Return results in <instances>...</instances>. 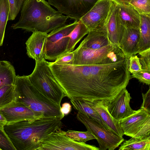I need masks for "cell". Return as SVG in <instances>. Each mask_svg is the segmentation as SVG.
I'll return each mask as SVG.
<instances>
[{"label":"cell","mask_w":150,"mask_h":150,"mask_svg":"<svg viewBox=\"0 0 150 150\" xmlns=\"http://www.w3.org/2000/svg\"><path fill=\"white\" fill-rule=\"evenodd\" d=\"M142 69L150 70V48L138 53Z\"/></svg>","instance_id":"34"},{"label":"cell","mask_w":150,"mask_h":150,"mask_svg":"<svg viewBox=\"0 0 150 150\" xmlns=\"http://www.w3.org/2000/svg\"><path fill=\"white\" fill-rule=\"evenodd\" d=\"M126 56L101 64H56L53 73L66 97L110 101L126 88L132 77Z\"/></svg>","instance_id":"1"},{"label":"cell","mask_w":150,"mask_h":150,"mask_svg":"<svg viewBox=\"0 0 150 150\" xmlns=\"http://www.w3.org/2000/svg\"><path fill=\"white\" fill-rule=\"evenodd\" d=\"M70 100L75 110L98 122L106 129L109 130L99 114L93 107L88 100L84 99H70Z\"/></svg>","instance_id":"21"},{"label":"cell","mask_w":150,"mask_h":150,"mask_svg":"<svg viewBox=\"0 0 150 150\" xmlns=\"http://www.w3.org/2000/svg\"><path fill=\"white\" fill-rule=\"evenodd\" d=\"M0 112L6 118L7 124L45 117L24 105L15 101L0 109Z\"/></svg>","instance_id":"13"},{"label":"cell","mask_w":150,"mask_h":150,"mask_svg":"<svg viewBox=\"0 0 150 150\" xmlns=\"http://www.w3.org/2000/svg\"><path fill=\"white\" fill-rule=\"evenodd\" d=\"M16 76L14 68L10 62L0 60V88L14 84Z\"/></svg>","instance_id":"24"},{"label":"cell","mask_w":150,"mask_h":150,"mask_svg":"<svg viewBox=\"0 0 150 150\" xmlns=\"http://www.w3.org/2000/svg\"><path fill=\"white\" fill-rule=\"evenodd\" d=\"M143 102L141 107L143 108L150 112V88L145 94L142 93Z\"/></svg>","instance_id":"36"},{"label":"cell","mask_w":150,"mask_h":150,"mask_svg":"<svg viewBox=\"0 0 150 150\" xmlns=\"http://www.w3.org/2000/svg\"><path fill=\"white\" fill-rule=\"evenodd\" d=\"M115 3L116 12L121 24L125 28H139L140 14L133 6L129 3Z\"/></svg>","instance_id":"17"},{"label":"cell","mask_w":150,"mask_h":150,"mask_svg":"<svg viewBox=\"0 0 150 150\" xmlns=\"http://www.w3.org/2000/svg\"><path fill=\"white\" fill-rule=\"evenodd\" d=\"M9 9L8 0H0V47L3 45Z\"/></svg>","instance_id":"26"},{"label":"cell","mask_w":150,"mask_h":150,"mask_svg":"<svg viewBox=\"0 0 150 150\" xmlns=\"http://www.w3.org/2000/svg\"><path fill=\"white\" fill-rule=\"evenodd\" d=\"M73 52L72 64L77 65L109 64L126 56L118 45L113 43L97 50L87 48L80 44Z\"/></svg>","instance_id":"6"},{"label":"cell","mask_w":150,"mask_h":150,"mask_svg":"<svg viewBox=\"0 0 150 150\" xmlns=\"http://www.w3.org/2000/svg\"><path fill=\"white\" fill-rule=\"evenodd\" d=\"M78 20L52 30L47 36L44 58L49 60L56 59L67 53L70 34L77 24Z\"/></svg>","instance_id":"7"},{"label":"cell","mask_w":150,"mask_h":150,"mask_svg":"<svg viewBox=\"0 0 150 150\" xmlns=\"http://www.w3.org/2000/svg\"><path fill=\"white\" fill-rule=\"evenodd\" d=\"M59 117H42L7 124L4 129L16 150H36L40 141L61 128Z\"/></svg>","instance_id":"3"},{"label":"cell","mask_w":150,"mask_h":150,"mask_svg":"<svg viewBox=\"0 0 150 150\" xmlns=\"http://www.w3.org/2000/svg\"><path fill=\"white\" fill-rule=\"evenodd\" d=\"M112 3V0H98L79 20L89 30L104 26L110 13Z\"/></svg>","instance_id":"12"},{"label":"cell","mask_w":150,"mask_h":150,"mask_svg":"<svg viewBox=\"0 0 150 150\" xmlns=\"http://www.w3.org/2000/svg\"><path fill=\"white\" fill-rule=\"evenodd\" d=\"M112 1L111 13L107 22L108 34L111 42L118 45L125 27L121 24L118 18L116 3L113 0Z\"/></svg>","instance_id":"20"},{"label":"cell","mask_w":150,"mask_h":150,"mask_svg":"<svg viewBox=\"0 0 150 150\" xmlns=\"http://www.w3.org/2000/svg\"><path fill=\"white\" fill-rule=\"evenodd\" d=\"M9 12L8 21L14 20L21 10L25 0H8Z\"/></svg>","instance_id":"29"},{"label":"cell","mask_w":150,"mask_h":150,"mask_svg":"<svg viewBox=\"0 0 150 150\" xmlns=\"http://www.w3.org/2000/svg\"><path fill=\"white\" fill-rule=\"evenodd\" d=\"M4 127H0V149L1 150H16Z\"/></svg>","instance_id":"31"},{"label":"cell","mask_w":150,"mask_h":150,"mask_svg":"<svg viewBox=\"0 0 150 150\" xmlns=\"http://www.w3.org/2000/svg\"><path fill=\"white\" fill-rule=\"evenodd\" d=\"M132 74V78H136L140 82L150 86V70L142 69L140 71Z\"/></svg>","instance_id":"32"},{"label":"cell","mask_w":150,"mask_h":150,"mask_svg":"<svg viewBox=\"0 0 150 150\" xmlns=\"http://www.w3.org/2000/svg\"><path fill=\"white\" fill-rule=\"evenodd\" d=\"M7 124L6 118L0 112V127H4Z\"/></svg>","instance_id":"38"},{"label":"cell","mask_w":150,"mask_h":150,"mask_svg":"<svg viewBox=\"0 0 150 150\" xmlns=\"http://www.w3.org/2000/svg\"><path fill=\"white\" fill-rule=\"evenodd\" d=\"M71 110V106L69 103L65 102L62 104L60 110L64 116L69 114Z\"/></svg>","instance_id":"37"},{"label":"cell","mask_w":150,"mask_h":150,"mask_svg":"<svg viewBox=\"0 0 150 150\" xmlns=\"http://www.w3.org/2000/svg\"><path fill=\"white\" fill-rule=\"evenodd\" d=\"M88 34L80 44L86 48L97 50L112 43L108 38L107 22L102 27L89 30Z\"/></svg>","instance_id":"16"},{"label":"cell","mask_w":150,"mask_h":150,"mask_svg":"<svg viewBox=\"0 0 150 150\" xmlns=\"http://www.w3.org/2000/svg\"><path fill=\"white\" fill-rule=\"evenodd\" d=\"M64 133L71 139L76 141L85 143L87 141L96 139V137L90 132L87 130L86 132H80L68 130Z\"/></svg>","instance_id":"28"},{"label":"cell","mask_w":150,"mask_h":150,"mask_svg":"<svg viewBox=\"0 0 150 150\" xmlns=\"http://www.w3.org/2000/svg\"><path fill=\"white\" fill-rule=\"evenodd\" d=\"M74 56L73 51L67 52L57 59L53 62L58 64H72Z\"/></svg>","instance_id":"35"},{"label":"cell","mask_w":150,"mask_h":150,"mask_svg":"<svg viewBox=\"0 0 150 150\" xmlns=\"http://www.w3.org/2000/svg\"><path fill=\"white\" fill-rule=\"evenodd\" d=\"M47 35L40 31L33 32L25 42L28 56L35 61L44 58Z\"/></svg>","instance_id":"15"},{"label":"cell","mask_w":150,"mask_h":150,"mask_svg":"<svg viewBox=\"0 0 150 150\" xmlns=\"http://www.w3.org/2000/svg\"><path fill=\"white\" fill-rule=\"evenodd\" d=\"M21 10L19 21L11 25L13 29L47 33L65 25L69 18L45 0H25Z\"/></svg>","instance_id":"2"},{"label":"cell","mask_w":150,"mask_h":150,"mask_svg":"<svg viewBox=\"0 0 150 150\" xmlns=\"http://www.w3.org/2000/svg\"><path fill=\"white\" fill-rule=\"evenodd\" d=\"M99 150V149L94 145L71 139L60 128L42 139L36 150Z\"/></svg>","instance_id":"9"},{"label":"cell","mask_w":150,"mask_h":150,"mask_svg":"<svg viewBox=\"0 0 150 150\" xmlns=\"http://www.w3.org/2000/svg\"><path fill=\"white\" fill-rule=\"evenodd\" d=\"M98 0H48V3L69 18L79 20Z\"/></svg>","instance_id":"11"},{"label":"cell","mask_w":150,"mask_h":150,"mask_svg":"<svg viewBox=\"0 0 150 150\" xmlns=\"http://www.w3.org/2000/svg\"><path fill=\"white\" fill-rule=\"evenodd\" d=\"M142 70V65L137 55L130 56L129 58V72L132 73Z\"/></svg>","instance_id":"33"},{"label":"cell","mask_w":150,"mask_h":150,"mask_svg":"<svg viewBox=\"0 0 150 150\" xmlns=\"http://www.w3.org/2000/svg\"><path fill=\"white\" fill-rule=\"evenodd\" d=\"M116 3H129L131 0H112Z\"/></svg>","instance_id":"39"},{"label":"cell","mask_w":150,"mask_h":150,"mask_svg":"<svg viewBox=\"0 0 150 150\" xmlns=\"http://www.w3.org/2000/svg\"><path fill=\"white\" fill-rule=\"evenodd\" d=\"M28 76L40 92L53 103L61 106L62 100L66 95L52 74L48 62L44 58L35 61V68Z\"/></svg>","instance_id":"5"},{"label":"cell","mask_w":150,"mask_h":150,"mask_svg":"<svg viewBox=\"0 0 150 150\" xmlns=\"http://www.w3.org/2000/svg\"><path fill=\"white\" fill-rule=\"evenodd\" d=\"M131 98L126 88L124 89L111 100H105L109 112L118 121L131 115L135 111L130 105Z\"/></svg>","instance_id":"14"},{"label":"cell","mask_w":150,"mask_h":150,"mask_svg":"<svg viewBox=\"0 0 150 150\" xmlns=\"http://www.w3.org/2000/svg\"><path fill=\"white\" fill-rule=\"evenodd\" d=\"M139 34V28H125L118 46L129 58L138 53Z\"/></svg>","instance_id":"18"},{"label":"cell","mask_w":150,"mask_h":150,"mask_svg":"<svg viewBox=\"0 0 150 150\" xmlns=\"http://www.w3.org/2000/svg\"><path fill=\"white\" fill-rule=\"evenodd\" d=\"M118 121L126 135L137 137L150 133V112L143 108Z\"/></svg>","instance_id":"10"},{"label":"cell","mask_w":150,"mask_h":150,"mask_svg":"<svg viewBox=\"0 0 150 150\" xmlns=\"http://www.w3.org/2000/svg\"><path fill=\"white\" fill-rule=\"evenodd\" d=\"M122 143L119 150H150V133L131 137Z\"/></svg>","instance_id":"23"},{"label":"cell","mask_w":150,"mask_h":150,"mask_svg":"<svg viewBox=\"0 0 150 150\" xmlns=\"http://www.w3.org/2000/svg\"><path fill=\"white\" fill-rule=\"evenodd\" d=\"M88 100L108 129L118 136L123 137L124 134L119 121L114 119L109 112L105 100Z\"/></svg>","instance_id":"19"},{"label":"cell","mask_w":150,"mask_h":150,"mask_svg":"<svg viewBox=\"0 0 150 150\" xmlns=\"http://www.w3.org/2000/svg\"><path fill=\"white\" fill-rule=\"evenodd\" d=\"M0 150H1L0 149Z\"/></svg>","instance_id":"40"},{"label":"cell","mask_w":150,"mask_h":150,"mask_svg":"<svg viewBox=\"0 0 150 150\" xmlns=\"http://www.w3.org/2000/svg\"><path fill=\"white\" fill-rule=\"evenodd\" d=\"M15 99L14 84L0 88V109L15 101Z\"/></svg>","instance_id":"27"},{"label":"cell","mask_w":150,"mask_h":150,"mask_svg":"<svg viewBox=\"0 0 150 150\" xmlns=\"http://www.w3.org/2000/svg\"><path fill=\"white\" fill-rule=\"evenodd\" d=\"M15 101L22 103L45 117L62 119L61 106L54 103L40 92L30 81L28 76H16L14 83Z\"/></svg>","instance_id":"4"},{"label":"cell","mask_w":150,"mask_h":150,"mask_svg":"<svg viewBox=\"0 0 150 150\" xmlns=\"http://www.w3.org/2000/svg\"><path fill=\"white\" fill-rule=\"evenodd\" d=\"M77 119L96 138L99 150H114L124 141L110 130L106 129L98 122L86 115L78 112Z\"/></svg>","instance_id":"8"},{"label":"cell","mask_w":150,"mask_h":150,"mask_svg":"<svg viewBox=\"0 0 150 150\" xmlns=\"http://www.w3.org/2000/svg\"><path fill=\"white\" fill-rule=\"evenodd\" d=\"M89 31L88 29L80 20L70 34V39L67 48V52L73 51L76 44Z\"/></svg>","instance_id":"25"},{"label":"cell","mask_w":150,"mask_h":150,"mask_svg":"<svg viewBox=\"0 0 150 150\" xmlns=\"http://www.w3.org/2000/svg\"><path fill=\"white\" fill-rule=\"evenodd\" d=\"M129 4L140 14H150V0H131Z\"/></svg>","instance_id":"30"},{"label":"cell","mask_w":150,"mask_h":150,"mask_svg":"<svg viewBox=\"0 0 150 150\" xmlns=\"http://www.w3.org/2000/svg\"><path fill=\"white\" fill-rule=\"evenodd\" d=\"M140 15L138 53L150 48V14Z\"/></svg>","instance_id":"22"}]
</instances>
